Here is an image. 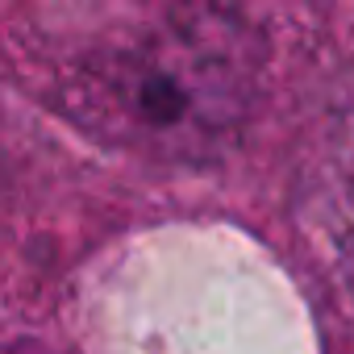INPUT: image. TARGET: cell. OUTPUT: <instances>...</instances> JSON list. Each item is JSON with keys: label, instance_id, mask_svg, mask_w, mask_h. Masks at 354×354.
Masks as SVG:
<instances>
[{"label": "cell", "instance_id": "cell-1", "mask_svg": "<svg viewBox=\"0 0 354 354\" xmlns=\"http://www.w3.org/2000/svg\"><path fill=\"white\" fill-rule=\"evenodd\" d=\"M21 50L46 104L138 154L196 158L250 109L254 55L217 9H42Z\"/></svg>", "mask_w": 354, "mask_h": 354}]
</instances>
